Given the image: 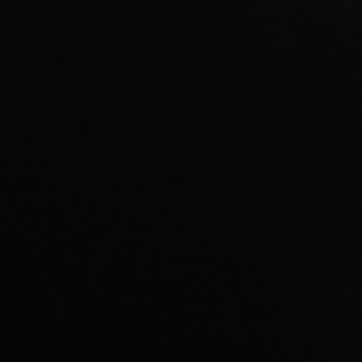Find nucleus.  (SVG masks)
<instances>
[]
</instances>
